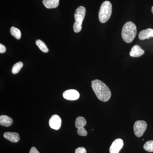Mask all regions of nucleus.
I'll return each mask as SVG.
<instances>
[{"mask_svg":"<svg viewBox=\"0 0 153 153\" xmlns=\"http://www.w3.org/2000/svg\"><path fill=\"white\" fill-rule=\"evenodd\" d=\"M36 44L39 49L42 52L47 53L49 52V49L47 48L46 44L43 41L40 40H37L36 41Z\"/></svg>","mask_w":153,"mask_h":153,"instance_id":"nucleus-15","label":"nucleus"},{"mask_svg":"<svg viewBox=\"0 0 153 153\" xmlns=\"http://www.w3.org/2000/svg\"><path fill=\"white\" fill-rule=\"evenodd\" d=\"M63 97L69 100H75L79 97V94L77 91L74 89H69L63 92Z\"/></svg>","mask_w":153,"mask_h":153,"instance_id":"nucleus-7","label":"nucleus"},{"mask_svg":"<svg viewBox=\"0 0 153 153\" xmlns=\"http://www.w3.org/2000/svg\"><path fill=\"white\" fill-rule=\"evenodd\" d=\"M62 121L59 116L55 114L52 116L49 120V125L51 128L55 130L59 129L61 127Z\"/></svg>","mask_w":153,"mask_h":153,"instance_id":"nucleus-6","label":"nucleus"},{"mask_svg":"<svg viewBox=\"0 0 153 153\" xmlns=\"http://www.w3.org/2000/svg\"><path fill=\"white\" fill-rule=\"evenodd\" d=\"M13 119L7 115H1L0 116V124L5 127H9L13 124Z\"/></svg>","mask_w":153,"mask_h":153,"instance_id":"nucleus-13","label":"nucleus"},{"mask_svg":"<svg viewBox=\"0 0 153 153\" xmlns=\"http://www.w3.org/2000/svg\"><path fill=\"white\" fill-rule=\"evenodd\" d=\"M75 153H86V150L84 147H79L75 150Z\"/></svg>","mask_w":153,"mask_h":153,"instance_id":"nucleus-20","label":"nucleus"},{"mask_svg":"<svg viewBox=\"0 0 153 153\" xmlns=\"http://www.w3.org/2000/svg\"><path fill=\"white\" fill-rule=\"evenodd\" d=\"M123 146V142L121 139L115 140L111 146L110 153H119Z\"/></svg>","mask_w":153,"mask_h":153,"instance_id":"nucleus-8","label":"nucleus"},{"mask_svg":"<svg viewBox=\"0 0 153 153\" xmlns=\"http://www.w3.org/2000/svg\"><path fill=\"white\" fill-rule=\"evenodd\" d=\"M144 149L149 152H153V140H149L146 142L143 146Z\"/></svg>","mask_w":153,"mask_h":153,"instance_id":"nucleus-18","label":"nucleus"},{"mask_svg":"<svg viewBox=\"0 0 153 153\" xmlns=\"http://www.w3.org/2000/svg\"><path fill=\"white\" fill-rule=\"evenodd\" d=\"M30 153H40L35 147H33L30 149Z\"/></svg>","mask_w":153,"mask_h":153,"instance_id":"nucleus-22","label":"nucleus"},{"mask_svg":"<svg viewBox=\"0 0 153 153\" xmlns=\"http://www.w3.org/2000/svg\"><path fill=\"white\" fill-rule=\"evenodd\" d=\"M112 13V5L109 1H105L100 7L99 13V19L101 23H106Z\"/></svg>","mask_w":153,"mask_h":153,"instance_id":"nucleus-3","label":"nucleus"},{"mask_svg":"<svg viewBox=\"0 0 153 153\" xmlns=\"http://www.w3.org/2000/svg\"><path fill=\"white\" fill-rule=\"evenodd\" d=\"M10 33L11 35L15 37L16 39L19 40L21 38L22 34L21 31L18 28L15 27H12L10 29Z\"/></svg>","mask_w":153,"mask_h":153,"instance_id":"nucleus-16","label":"nucleus"},{"mask_svg":"<svg viewBox=\"0 0 153 153\" xmlns=\"http://www.w3.org/2000/svg\"><path fill=\"white\" fill-rule=\"evenodd\" d=\"M44 6L47 9L56 8L59 4V0H43Z\"/></svg>","mask_w":153,"mask_h":153,"instance_id":"nucleus-12","label":"nucleus"},{"mask_svg":"<svg viewBox=\"0 0 153 153\" xmlns=\"http://www.w3.org/2000/svg\"><path fill=\"white\" fill-rule=\"evenodd\" d=\"M147 127L146 123L143 120H138L134 126V133L137 137L142 136Z\"/></svg>","mask_w":153,"mask_h":153,"instance_id":"nucleus-5","label":"nucleus"},{"mask_svg":"<svg viewBox=\"0 0 153 153\" xmlns=\"http://www.w3.org/2000/svg\"><path fill=\"white\" fill-rule=\"evenodd\" d=\"M85 8L82 6H80L76 9L74 14L75 22L73 25V29L75 33H79L82 30V23L85 18Z\"/></svg>","mask_w":153,"mask_h":153,"instance_id":"nucleus-4","label":"nucleus"},{"mask_svg":"<svg viewBox=\"0 0 153 153\" xmlns=\"http://www.w3.org/2000/svg\"><path fill=\"white\" fill-rule=\"evenodd\" d=\"M77 134L81 136H86L88 133L84 128H78L77 131Z\"/></svg>","mask_w":153,"mask_h":153,"instance_id":"nucleus-19","label":"nucleus"},{"mask_svg":"<svg viewBox=\"0 0 153 153\" xmlns=\"http://www.w3.org/2000/svg\"><path fill=\"white\" fill-rule=\"evenodd\" d=\"M86 120L85 118L82 117H78L75 121V126L77 129L84 128L86 124Z\"/></svg>","mask_w":153,"mask_h":153,"instance_id":"nucleus-14","label":"nucleus"},{"mask_svg":"<svg viewBox=\"0 0 153 153\" xmlns=\"http://www.w3.org/2000/svg\"><path fill=\"white\" fill-rule=\"evenodd\" d=\"M137 27L134 23L128 22L124 25L122 30V37L126 43H131L136 36Z\"/></svg>","mask_w":153,"mask_h":153,"instance_id":"nucleus-2","label":"nucleus"},{"mask_svg":"<svg viewBox=\"0 0 153 153\" xmlns=\"http://www.w3.org/2000/svg\"><path fill=\"white\" fill-rule=\"evenodd\" d=\"M152 13L153 14V6L152 7Z\"/></svg>","mask_w":153,"mask_h":153,"instance_id":"nucleus-23","label":"nucleus"},{"mask_svg":"<svg viewBox=\"0 0 153 153\" xmlns=\"http://www.w3.org/2000/svg\"><path fill=\"white\" fill-rule=\"evenodd\" d=\"M153 37V30L150 28L140 31L139 34L140 40H144Z\"/></svg>","mask_w":153,"mask_h":153,"instance_id":"nucleus-10","label":"nucleus"},{"mask_svg":"<svg viewBox=\"0 0 153 153\" xmlns=\"http://www.w3.org/2000/svg\"><path fill=\"white\" fill-rule=\"evenodd\" d=\"M144 51L138 45H134L130 52V55L132 57H139L143 55Z\"/></svg>","mask_w":153,"mask_h":153,"instance_id":"nucleus-11","label":"nucleus"},{"mask_svg":"<svg viewBox=\"0 0 153 153\" xmlns=\"http://www.w3.org/2000/svg\"><path fill=\"white\" fill-rule=\"evenodd\" d=\"M91 87L97 97L100 101L107 102L111 97V93L106 84L99 79L91 81Z\"/></svg>","mask_w":153,"mask_h":153,"instance_id":"nucleus-1","label":"nucleus"},{"mask_svg":"<svg viewBox=\"0 0 153 153\" xmlns=\"http://www.w3.org/2000/svg\"><path fill=\"white\" fill-rule=\"evenodd\" d=\"M6 51V48L3 44H0V53L1 54L4 53Z\"/></svg>","mask_w":153,"mask_h":153,"instance_id":"nucleus-21","label":"nucleus"},{"mask_svg":"<svg viewBox=\"0 0 153 153\" xmlns=\"http://www.w3.org/2000/svg\"><path fill=\"white\" fill-rule=\"evenodd\" d=\"M4 137L6 139L9 140L12 143L18 142L20 139L19 134L16 132H7L4 134Z\"/></svg>","mask_w":153,"mask_h":153,"instance_id":"nucleus-9","label":"nucleus"},{"mask_svg":"<svg viewBox=\"0 0 153 153\" xmlns=\"http://www.w3.org/2000/svg\"><path fill=\"white\" fill-rule=\"evenodd\" d=\"M23 66V63L22 62H19L16 63L12 68V73L14 74H16L19 73Z\"/></svg>","mask_w":153,"mask_h":153,"instance_id":"nucleus-17","label":"nucleus"}]
</instances>
